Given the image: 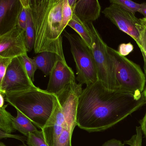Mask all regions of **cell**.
I'll return each mask as SVG.
<instances>
[{"label": "cell", "mask_w": 146, "mask_h": 146, "mask_svg": "<svg viewBox=\"0 0 146 146\" xmlns=\"http://www.w3.org/2000/svg\"><path fill=\"white\" fill-rule=\"evenodd\" d=\"M70 46L71 52L76 64L77 77L79 84L87 86L98 81L95 63L90 48L78 35L66 30L63 33Z\"/></svg>", "instance_id": "8992f818"}, {"label": "cell", "mask_w": 146, "mask_h": 146, "mask_svg": "<svg viewBox=\"0 0 146 146\" xmlns=\"http://www.w3.org/2000/svg\"><path fill=\"white\" fill-rule=\"evenodd\" d=\"M22 57L27 73L31 80L34 82L35 73L38 69L36 63L34 58H31L27 54L22 56Z\"/></svg>", "instance_id": "44dd1931"}, {"label": "cell", "mask_w": 146, "mask_h": 146, "mask_svg": "<svg viewBox=\"0 0 146 146\" xmlns=\"http://www.w3.org/2000/svg\"><path fill=\"white\" fill-rule=\"evenodd\" d=\"M140 124L143 134L146 138V112L142 119L140 120Z\"/></svg>", "instance_id": "f546056e"}, {"label": "cell", "mask_w": 146, "mask_h": 146, "mask_svg": "<svg viewBox=\"0 0 146 146\" xmlns=\"http://www.w3.org/2000/svg\"><path fill=\"white\" fill-rule=\"evenodd\" d=\"M0 146H7L5 143H3V142H0Z\"/></svg>", "instance_id": "d590c367"}, {"label": "cell", "mask_w": 146, "mask_h": 146, "mask_svg": "<svg viewBox=\"0 0 146 146\" xmlns=\"http://www.w3.org/2000/svg\"><path fill=\"white\" fill-rule=\"evenodd\" d=\"M145 104L143 93L109 89L97 81L86 86L78 98L77 125L89 133L104 131Z\"/></svg>", "instance_id": "6da1fadb"}, {"label": "cell", "mask_w": 146, "mask_h": 146, "mask_svg": "<svg viewBox=\"0 0 146 146\" xmlns=\"http://www.w3.org/2000/svg\"><path fill=\"white\" fill-rule=\"evenodd\" d=\"M101 146H124V144L119 140L112 139L104 143Z\"/></svg>", "instance_id": "f1b7e54d"}, {"label": "cell", "mask_w": 146, "mask_h": 146, "mask_svg": "<svg viewBox=\"0 0 146 146\" xmlns=\"http://www.w3.org/2000/svg\"><path fill=\"white\" fill-rule=\"evenodd\" d=\"M5 95L0 93V108L5 106Z\"/></svg>", "instance_id": "1f68e13d"}, {"label": "cell", "mask_w": 146, "mask_h": 146, "mask_svg": "<svg viewBox=\"0 0 146 146\" xmlns=\"http://www.w3.org/2000/svg\"><path fill=\"white\" fill-rule=\"evenodd\" d=\"M142 135L141 127L137 126L135 134L133 135L129 140L125 141L124 144H128L130 146H142Z\"/></svg>", "instance_id": "7402d4cb"}, {"label": "cell", "mask_w": 146, "mask_h": 146, "mask_svg": "<svg viewBox=\"0 0 146 146\" xmlns=\"http://www.w3.org/2000/svg\"><path fill=\"white\" fill-rule=\"evenodd\" d=\"M8 105H5L0 108V130L6 133L12 134L16 130L13 127V121L15 118L6 108Z\"/></svg>", "instance_id": "e0dca14e"}, {"label": "cell", "mask_w": 146, "mask_h": 146, "mask_svg": "<svg viewBox=\"0 0 146 146\" xmlns=\"http://www.w3.org/2000/svg\"><path fill=\"white\" fill-rule=\"evenodd\" d=\"M25 70L22 57L14 58L0 82V93L21 91L35 86Z\"/></svg>", "instance_id": "9c48e42d"}, {"label": "cell", "mask_w": 146, "mask_h": 146, "mask_svg": "<svg viewBox=\"0 0 146 146\" xmlns=\"http://www.w3.org/2000/svg\"><path fill=\"white\" fill-rule=\"evenodd\" d=\"M74 72L66 62L59 58L55 63L49 75V79L46 90L57 95L66 86L76 82Z\"/></svg>", "instance_id": "8fae6325"}, {"label": "cell", "mask_w": 146, "mask_h": 146, "mask_svg": "<svg viewBox=\"0 0 146 146\" xmlns=\"http://www.w3.org/2000/svg\"><path fill=\"white\" fill-rule=\"evenodd\" d=\"M21 2L23 5V8L19 18L18 26L25 31L28 15L27 0H21Z\"/></svg>", "instance_id": "603a6c76"}, {"label": "cell", "mask_w": 146, "mask_h": 146, "mask_svg": "<svg viewBox=\"0 0 146 146\" xmlns=\"http://www.w3.org/2000/svg\"><path fill=\"white\" fill-rule=\"evenodd\" d=\"M92 39L91 49L98 74V81L110 90H116L117 83L113 62L108 53V46L102 40L93 23H84Z\"/></svg>", "instance_id": "52a82bcc"}, {"label": "cell", "mask_w": 146, "mask_h": 146, "mask_svg": "<svg viewBox=\"0 0 146 146\" xmlns=\"http://www.w3.org/2000/svg\"><path fill=\"white\" fill-rule=\"evenodd\" d=\"M13 59L0 57V82L5 77L7 68Z\"/></svg>", "instance_id": "d4e9b609"}, {"label": "cell", "mask_w": 146, "mask_h": 146, "mask_svg": "<svg viewBox=\"0 0 146 146\" xmlns=\"http://www.w3.org/2000/svg\"><path fill=\"white\" fill-rule=\"evenodd\" d=\"M5 100L42 129L53 112L57 96L36 86L21 91L5 94Z\"/></svg>", "instance_id": "277c9868"}, {"label": "cell", "mask_w": 146, "mask_h": 146, "mask_svg": "<svg viewBox=\"0 0 146 146\" xmlns=\"http://www.w3.org/2000/svg\"><path fill=\"white\" fill-rule=\"evenodd\" d=\"M27 52L25 31L18 26L0 36V57L14 58Z\"/></svg>", "instance_id": "30bf717a"}, {"label": "cell", "mask_w": 146, "mask_h": 146, "mask_svg": "<svg viewBox=\"0 0 146 146\" xmlns=\"http://www.w3.org/2000/svg\"><path fill=\"white\" fill-rule=\"evenodd\" d=\"M111 4H115L127 11L135 14L138 12L141 4L136 3L130 0H110Z\"/></svg>", "instance_id": "d6986e66"}, {"label": "cell", "mask_w": 146, "mask_h": 146, "mask_svg": "<svg viewBox=\"0 0 146 146\" xmlns=\"http://www.w3.org/2000/svg\"><path fill=\"white\" fill-rule=\"evenodd\" d=\"M26 142L29 146H49L46 143L41 130L30 133Z\"/></svg>", "instance_id": "ffe728a7"}, {"label": "cell", "mask_w": 146, "mask_h": 146, "mask_svg": "<svg viewBox=\"0 0 146 146\" xmlns=\"http://www.w3.org/2000/svg\"><path fill=\"white\" fill-rule=\"evenodd\" d=\"M82 85L72 83L56 95L57 100L46 124L41 130L49 146H72V137L77 125V108Z\"/></svg>", "instance_id": "3957f363"}, {"label": "cell", "mask_w": 146, "mask_h": 146, "mask_svg": "<svg viewBox=\"0 0 146 146\" xmlns=\"http://www.w3.org/2000/svg\"><path fill=\"white\" fill-rule=\"evenodd\" d=\"M22 8L21 0H0V36L18 26Z\"/></svg>", "instance_id": "7c38bea8"}, {"label": "cell", "mask_w": 146, "mask_h": 146, "mask_svg": "<svg viewBox=\"0 0 146 146\" xmlns=\"http://www.w3.org/2000/svg\"><path fill=\"white\" fill-rule=\"evenodd\" d=\"M138 12L143 15L144 18L146 19V2L141 4V7Z\"/></svg>", "instance_id": "4dcf8cb0"}, {"label": "cell", "mask_w": 146, "mask_h": 146, "mask_svg": "<svg viewBox=\"0 0 146 146\" xmlns=\"http://www.w3.org/2000/svg\"><path fill=\"white\" fill-rule=\"evenodd\" d=\"M28 6V3H27ZM28 19L25 29V38L28 52H30L34 48L35 31L32 17L28 9Z\"/></svg>", "instance_id": "ac0fdd59"}, {"label": "cell", "mask_w": 146, "mask_h": 146, "mask_svg": "<svg viewBox=\"0 0 146 146\" xmlns=\"http://www.w3.org/2000/svg\"><path fill=\"white\" fill-rule=\"evenodd\" d=\"M101 11L97 0H77L72 13L83 23H93L99 18Z\"/></svg>", "instance_id": "4fadbf2b"}, {"label": "cell", "mask_w": 146, "mask_h": 146, "mask_svg": "<svg viewBox=\"0 0 146 146\" xmlns=\"http://www.w3.org/2000/svg\"><path fill=\"white\" fill-rule=\"evenodd\" d=\"M143 93V95H144V98H145V101H146V86H145V89H144Z\"/></svg>", "instance_id": "e575fe53"}, {"label": "cell", "mask_w": 146, "mask_h": 146, "mask_svg": "<svg viewBox=\"0 0 146 146\" xmlns=\"http://www.w3.org/2000/svg\"><path fill=\"white\" fill-rule=\"evenodd\" d=\"M68 26L73 29L83 40L87 46L91 48L92 39L90 32L86 25L80 20L76 16L73 15L68 24Z\"/></svg>", "instance_id": "2e32d148"}, {"label": "cell", "mask_w": 146, "mask_h": 146, "mask_svg": "<svg viewBox=\"0 0 146 146\" xmlns=\"http://www.w3.org/2000/svg\"><path fill=\"white\" fill-rule=\"evenodd\" d=\"M139 48L141 52L144 60V74L146 77V29L143 38L141 46Z\"/></svg>", "instance_id": "83f0119b"}, {"label": "cell", "mask_w": 146, "mask_h": 146, "mask_svg": "<svg viewBox=\"0 0 146 146\" xmlns=\"http://www.w3.org/2000/svg\"><path fill=\"white\" fill-rule=\"evenodd\" d=\"M108 50L114 65L116 90L135 94L143 93L146 77L140 66L120 55L112 48L108 46Z\"/></svg>", "instance_id": "5b68a950"}, {"label": "cell", "mask_w": 146, "mask_h": 146, "mask_svg": "<svg viewBox=\"0 0 146 146\" xmlns=\"http://www.w3.org/2000/svg\"><path fill=\"white\" fill-rule=\"evenodd\" d=\"M77 1V0H68V4H69L72 12L75 8Z\"/></svg>", "instance_id": "d6a6232c"}, {"label": "cell", "mask_w": 146, "mask_h": 146, "mask_svg": "<svg viewBox=\"0 0 146 146\" xmlns=\"http://www.w3.org/2000/svg\"><path fill=\"white\" fill-rule=\"evenodd\" d=\"M35 31L34 51L36 54L50 52L66 62L62 34L64 0H27Z\"/></svg>", "instance_id": "7a4b0ae2"}, {"label": "cell", "mask_w": 146, "mask_h": 146, "mask_svg": "<svg viewBox=\"0 0 146 146\" xmlns=\"http://www.w3.org/2000/svg\"><path fill=\"white\" fill-rule=\"evenodd\" d=\"M20 146H27V145H26V144H25V143H23V144H22V145H20Z\"/></svg>", "instance_id": "8d00e7d4"}, {"label": "cell", "mask_w": 146, "mask_h": 146, "mask_svg": "<svg viewBox=\"0 0 146 146\" xmlns=\"http://www.w3.org/2000/svg\"><path fill=\"white\" fill-rule=\"evenodd\" d=\"M7 138H13L21 141L24 143L25 141H27V137L25 136H20L19 135H13L10 133H6L0 130V139H5Z\"/></svg>", "instance_id": "4316f807"}, {"label": "cell", "mask_w": 146, "mask_h": 146, "mask_svg": "<svg viewBox=\"0 0 146 146\" xmlns=\"http://www.w3.org/2000/svg\"><path fill=\"white\" fill-rule=\"evenodd\" d=\"M59 58H60L54 53L44 52L38 54L34 59L38 69L42 71L45 76H49L55 63Z\"/></svg>", "instance_id": "5bb4252c"}, {"label": "cell", "mask_w": 146, "mask_h": 146, "mask_svg": "<svg viewBox=\"0 0 146 146\" xmlns=\"http://www.w3.org/2000/svg\"><path fill=\"white\" fill-rule=\"evenodd\" d=\"M141 19V22L142 23L143 26H144L146 29V19L143 18L142 19Z\"/></svg>", "instance_id": "836d02e7"}, {"label": "cell", "mask_w": 146, "mask_h": 146, "mask_svg": "<svg viewBox=\"0 0 146 146\" xmlns=\"http://www.w3.org/2000/svg\"><path fill=\"white\" fill-rule=\"evenodd\" d=\"M102 13L118 29L133 38L141 47L146 29L140 19L115 4H111Z\"/></svg>", "instance_id": "ba28073f"}, {"label": "cell", "mask_w": 146, "mask_h": 146, "mask_svg": "<svg viewBox=\"0 0 146 146\" xmlns=\"http://www.w3.org/2000/svg\"><path fill=\"white\" fill-rule=\"evenodd\" d=\"M17 116L13 121V127L25 136L28 137L30 133L38 132L39 130L31 120L20 111L17 110Z\"/></svg>", "instance_id": "9a60e30c"}, {"label": "cell", "mask_w": 146, "mask_h": 146, "mask_svg": "<svg viewBox=\"0 0 146 146\" xmlns=\"http://www.w3.org/2000/svg\"><path fill=\"white\" fill-rule=\"evenodd\" d=\"M73 13L68 4V0H64L63 9V22L64 27L68 26V23L72 17Z\"/></svg>", "instance_id": "cb8c5ba5"}, {"label": "cell", "mask_w": 146, "mask_h": 146, "mask_svg": "<svg viewBox=\"0 0 146 146\" xmlns=\"http://www.w3.org/2000/svg\"><path fill=\"white\" fill-rule=\"evenodd\" d=\"M134 46L131 42L121 43L119 46L118 52L122 56L125 57L133 52Z\"/></svg>", "instance_id": "484cf974"}]
</instances>
